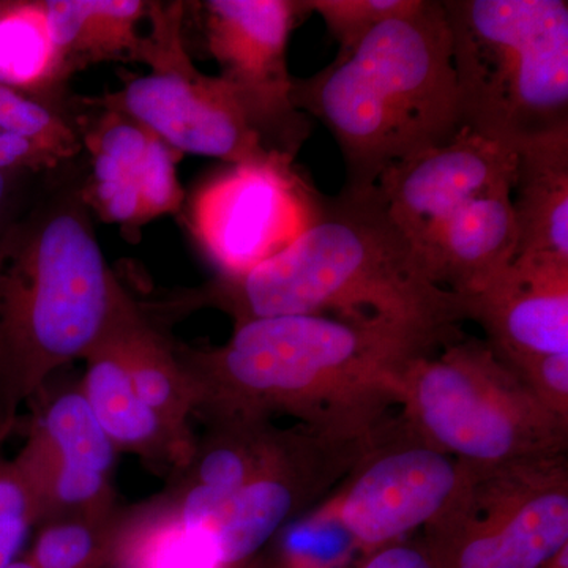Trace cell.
Here are the masks:
<instances>
[{
	"mask_svg": "<svg viewBox=\"0 0 568 568\" xmlns=\"http://www.w3.org/2000/svg\"><path fill=\"white\" fill-rule=\"evenodd\" d=\"M457 338L384 320L291 315L234 325L220 346L175 343V353L203 424L291 417L335 435L368 436L402 405L410 365Z\"/></svg>",
	"mask_w": 568,
	"mask_h": 568,
	"instance_id": "cell-1",
	"label": "cell"
},
{
	"mask_svg": "<svg viewBox=\"0 0 568 568\" xmlns=\"http://www.w3.org/2000/svg\"><path fill=\"white\" fill-rule=\"evenodd\" d=\"M174 315L215 308L234 325L263 317L384 320L458 334V295L429 282L375 186L323 197L315 222L282 252L241 275H216L168 302Z\"/></svg>",
	"mask_w": 568,
	"mask_h": 568,
	"instance_id": "cell-2",
	"label": "cell"
},
{
	"mask_svg": "<svg viewBox=\"0 0 568 568\" xmlns=\"http://www.w3.org/2000/svg\"><path fill=\"white\" fill-rule=\"evenodd\" d=\"M74 160L43 175L0 241V394L18 413L141 306L106 263Z\"/></svg>",
	"mask_w": 568,
	"mask_h": 568,
	"instance_id": "cell-3",
	"label": "cell"
},
{
	"mask_svg": "<svg viewBox=\"0 0 568 568\" xmlns=\"http://www.w3.org/2000/svg\"><path fill=\"white\" fill-rule=\"evenodd\" d=\"M291 100L338 144L346 192H366L407 156L462 132L450 32L440 0L373 29L305 80Z\"/></svg>",
	"mask_w": 568,
	"mask_h": 568,
	"instance_id": "cell-4",
	"label": "cell"
},
{
	"mask_svg": "<svg viewBox=\"0 0 568 568\" xmlns=\"http://www.w3.org/2000/svg\"><path fill=\"white\" fill-rule=\"evenodd\" d=\"M462 129L515 149L568 129V2L440 0Z\"/></svg>",
	"mask_w": 568,
	"mask_h": 568,
	"instance_id": "cell-5",
	"label": "cell"
},
{
	"mask_svg": "<svg viewBox=\"0 0 568 568\" xmlns=\"http://www.w3.org/2000/svg\"><path fill=\"white\" fill-rule=\"evenodd\" d=\"M399 417L476 469L567 455L568 424L537 402L485 339H454L410 365Z\"/></svg>",
	"mask_w": 568,
	"mask_h": 568,
	"instance_id": "cell-6",
	"label": "cell"
},
{
	"mask_svg": "<svg viewBox=\"0 0 568 568\" xmlns=\"http://www.w3.org/2000/svg\"><path fill=\"white\" fill-rule=\"evenodd\" d=\"M185 3L149 2L152 31L142 37L138 61L149 73L130 78L121 91L89 99L118 111L160 138L179 155L211 156L230 164L274 155L244 97L222 77L193 65L182 40Z\"/></svg>",
	"mask_w": 568,
	"mask_h": 568,
	"instance_id": "cell-7",
	"label": "cell"
},
{
	"mask_svg": "<svg viewBox=\"0 0 568 568\" xmlns=\"http://www.w3.org/2000/svg\"><path fill=\"white\" fill-rule=\"evenodd\" d=\"M424 530L440 568H544L568 547L567 455L474 467Z\"/></svg>",
	"mask_w": 568,
	"mask_h": 568,
	"instance_id": "cell-8",
	"label": "cell"
},
{
	"mask_svg": "<svg viewBox=\"0 0 568 568\" xmlns=\"http://www.w3.org/2000/svg\"><path fill=\"white\" fill-rule=\"evenodd\" d=\"M473 473L392 417L324 506L366 555L428 526Z\"/></svg>",
	"mask_w": 568,
	"mask_h": 568,
	"instance_id": "cell-9",
	"label": "cell"
},
{
	"mask_svg": "<svg viewBox=\"0 0 568 568\" xmlns=\"http://www.w3.org/2000/svg\"><path fill=\"white\" fill-rule=\"evenodd\" d=\"M323 194L274 155L230 164L190 197L186 223L219 275H241L282 252L320 215Z\"/></svg>",
	"mask_w": 568,
	"mask_h": 568,
	"instance_id": "cell-10",
	"label": "cell"
},
{
	"mask_svg": "<svg viewBox=\"0 0 568 568\" xmlns=\"http://www.w3.org/2000/svg\"><path fill=\"white\" fill-rule=\"evenodd\" d=\"M376 432L343 436L301 424L287 426L274 457L204 526L223 567L248 568L280 530L324 503Z\"/></svg>",
	"mask_w": 568,
	"mask_h": 568,
	"instance_id": "cell-11",
	"label": "cell"
},
{
	"mask_svg": "<svg viewBox=\"0 0 568 568\" xmlns=\"http://www.w3.org/2000/svg\"><path fill=\"white\" fill-rule=\"evenodd\" d=\"M194 7L220 77L244 97L267 148L295 160L312 126L291 100L286 50L295 26L312 13L308 0H207Z\"/></svg>",
	"mask_w": 568,
	"mask_h": 568,
	"instance_id": "cell-12",
	"label": "cell"
},
{
	"mask_svg": "<svg viewBox=\"0 0 568 568\" xmlns=\"http://www.w3.org/2000/svg\"><path fill=\"white\" fill-rule=\"evenodd\" d=\"M517 152L462 129L446 144L426 149L381 175L375 192L417 253L470 201L511 189ZM420 257V256H418Z\"/></svg>",
	"mask_w": 568,
	"mask_h": 568,
	"instance_id": "cell-13",
	"label": "cell"
},
{
	"mask_svg": "<svg viewBox=\"0 0 568 568\" xmlns=\"http://www.w3.org/2000/svg\"><path fill=\"white\" fill-rule=\"evenodd\" d=\"M91 170L82 197L91 211L126 233L182 207L179 155L155 134L132 121H114L89 148Z\"/></svg>",
	"mask_w": 568,
	"mask_h": 568,
	"instance_id": "cell-14",
	"label": "cell"
},
{
	"mask_svg": "<svg viewBox=\"0 0 568 568\" xmlns=\"http://www.w3.org/2000/svg\"><path fill=\"white\" fill-rule=\"evenodd\" d=\"M497 357L568 351V263L517 256L476 293L458 295Z\"/></svg>",
	"mask_w": 568,
	"mask_h": 568,
	"instance_id": "cell-15",
	"label": "cell"
},
{
	"mask_svg": "<svg viewBox=\"0 0 568 568\" xmlns=\"http://www.w3.org/2000/svg\"><path fill=\"white\" fill-rule=\"evenodd\" d=\"M204 426L189 459L156 495L190 528H204L274 457L287 433L257 418H215Z\"/></svg>",
	"mask_w": 568,
	"mask_h": 568,
	"instance_id": "cell-16",
	"label": "cell"
},
{
	"mask_svg": "<svg viewBox=\"0 0 568 568\" xmlns=\"http://www.w3.org/2000/svg\"><path fill=\"white\" fill-rule=\"evenodd\" d=\"M84 364L82 394L119 454L140 458L163 477L189 459L196 436L179 432L142 402L110 338L95 347Z\"/></svg>",
	"mask_w": 568,
	"mask_h": 568,
	"instance_id": "cell-17",
	"label": "cell"
},
{
	"mask_svg": "<svg viewBox=\"0 0 568 568\" xmlns=\"http://www.w3.org/2000/svg\"><path fill=\"white\" fill-rule=\"evenodd\" d=\"M510 192L470 201L436 231L418 253L429 282L455 295L473 294L514 263L518 233Z\"/></svg>",
	"mask_w": 568,
	"mask_h": 568,
	"instance_id": "cell-18",
	"label": "cell"
},
{
	"mask_svg": "<svg viewBox=\"0 0 568 568\" xmlns=\"http://www.w3.org/2000/svg\"><path fill=\"white\" fill-rule=\"evenodd\" d=\"M515 152L517 256L568 263V129L523 142Z\"/></svg>",
	"mask_w": 568,
	"mask_h": 568,
	"instance_id": "cell-19",
	"label": "cell"
},
{
	"mask_svg": "<svg viewBox=\"0 0 568 568\" xmlns=\"http://www.w3.org/2000/svg\"><path fill=\"white\" fill-rule=\"evenodd\" d=\"M48 39L63 80L92 63L138 61L141 0H40Z\"/></svg>",
	"mask_w": 568,
	"mask_h": 568,
	"instance_id": "cell-20",
	"label": "cell"
},
{
	"mask_svg": "<svg viewBox=\"0 0 568 568\" xmlns=\"http://www.w3.org/2000/svg\"><path fill=\"white\" fill-rule=\"evenodd\" d=\"M29 403L33 414L20 454L115 478L121 454L93 416L80 381L55 387L48 383Z\"/></svg>",
	"mask_w": 568,
	"mask_h": 568,
	"instance_id": "cell-21",
	"label": "cell"
},
{
	"mask_svg": "<svg viewBox=\"0 0 568 568\" xmlns=\"http://www.w3.org/2000/svg\"><path fill=\"white\" fill-rule=\"evenodd\" d=\"M110 339L142 402L179 432L194 435L192 383L175 353V343L148 310L141 305Z\"/></svg>",
	"mask_w": 568,
	"mask_h": 568,
	"instance_id": "cell-22",
	"label": "cell"
},
{
	"mask_svg": "<svg viewBox=\"0 0 568 568\" xmlns=\"http://www.w3.org/2000/svg\"><path fill=\"white\" fill-rule=\"evenodd\" d=\"M106 568H224L211 534L190 528L159 496L123 506Z\"/></svg>",
	"mask_w": 568,
	"mask_h": 568,
	"instance_id": "cell-23",
	"label": "cell"
},
{
	"mask_svg": "<svg viewBox=\"0 0 568 568\" xmlns=\"http://www.w3.org/2000/svg\"><path fill=\"white\" fill-rule=\"evenodd\" d=\"M65 82L48 39L40 0L0 2V84L58 102L65 95Z\"/></svg>",
	"mask_w": 568,
	"mask_h": 568,
	"instance_id": "cell-24",
	"label": "cell"
},
{
	"mask_svg": "<svg viewBox=\"0 0 568 568\" xmlns=\"http://www.w3.org/2000/svg\"><path fill=\"white\" fill-rule=\"evenodd\" d=\"M123 504L104 514L71 515L41 521L22 558L36 568H106Z\"/></svg>",
	"mask_w": 568,
	"mask_h": 568,
	"instance_id": "cell-25",
	"label": "cell"
},
{
	"mask_svg": "<svg viewBox=\"0 0 568 568\" xmlns=\"http://www.w3.org/2000/svg\"><path fill=\"white\" fill-rule=\"evenodd\" d=\"M353 549V538L321 503L280 530L248 568H343Z\"/></svg>",
	"mask_w": 568,
	"mask_h": 568,
	"instance_id": "cell-26",
	"label": "cell"
},
{
	"mask_svg": "<svg viewBox=\"0 0 568 568\" xmlns=\"http://www.w3.org/2000/svg\"><path fill=\"white\" fill-rule=\"evenodd\" d=\"M0 130L32 142L61 163L78 159L82 152L65 103L48 102L7 84H0Z\"/></svg>",
	"mask_w": 568,
	"mask_h": 568,
	"instance_id": "cell-27",
	"label": "cell"
},
{
	"mask_svg": "<svg viewBox=\"0 0 568 568\" xmlns=\"http://www.w3.org/2000/svg\"><path fill=\"white\" fill-rule=\"evenodd\" d=\"M37 526L36 503L28 481L0 444V568L22 558Z\"/></svg>",
	"mask_w": 568,
	"mask_h": 568,
	"instance_id": "cell-28",
	"label": "cell"
},
{
	"mask_svg": "<svg viewBox=\"0 0 568 568\" xmlns=\"http://www.w3.org/2000/svg\"><path fill=\"white\" fill-rule=\"evenodd\" d=\"M420 0H308L310 10L320 14L325 28L349 51L373 29L390 18L416 9Z\"/></svg>",
	"mask_w": 568,
	"mask_h": 568,
	"instance_id": "cell-29",
	"label": "cell"
},
{
	"mask_svg": "<svg viewBox=\"0 0 568 568\" xmlns=\"http://www.w3.org/2000/svg\"><path fill=\"white\" fill-rule=\"evenodd\" d=\"M500 361L517 373L541 406L568 424V351Z\"/></svg>",
	"mask_w": 568,
	"mask_h": 568,
	"instance_id": "cell-30",
	"label": "cell"
},
{
	"mask_svg": "<svg viewBox=\"0 0 568 568\" xmlns=\"http://www.w3.org/2000/svg\"><path fill=\"white\" fill-rule=\"evenodd\" d=\"M61 162L37 148L32 142L0 130V171H26V173L47 174L58 170Z\"/></svg>",
	"mask_w": 568,
	"mask_h": 568,
	"instance_id": "cell-31",
	"label": "cell"
},
{
	"mask_svg": "<svg viewBox=\"0 0 568 568\" xmlns=\"http://www.w3.org/2000/svg\"><path fill=\"white\" fill-rule=\"evenodd\" d=\"M43 175L26 173V171H11V173L0 171V241L10 224L20 216L26 205L32 200Z\"/></svg>",
	"mask_w": 568,
	"mask_h": 568,
	"instance_id": "cell-32",
	"label": "cell"
},
{
	"mask_svg": "<svg viewBox=\"0 0 568 568\" xmlns=\"http://www.w3.org/2000/svg\"><path fill=\"white\" fill-rule=\"evenodd\" d=\"M355 568H440L425 541L399 540L366 552Z\"/></svg>",
	"mask_w": 568,
	"mask_h": 568,
	"instance_id": "cell-33",
	"label": "cell"
},
{
	"mask_svg": "<svg viewBox=\"0 0 568 568\" xmlns=\"http://www.w3.org/2000/svg\"><path fill=\"white\" fill-rule=\"evenodd\" d=\"M7 413H9V410H7L6 406L0 402V444L9 439L11 433L14 432L18 425V422Z\"/></svg>",
	"mask_w": 568,
	"mask_h": 568,
	"instance_id": "cell-34",
	"label": "cell"
},
{
	"mask_svg": "<svg viewBox=\"0 0 568 568\" xmlns=\"http://www.w3.org/2000/svg\"><path fill=\"white\" fill-rule=\"evenodd\" d=\"M544 568H568V547L560 549L558 555L549 560Z\"/></svg>",
	"mask_w": 568,
	"mask_h": 568,
	"instance_id": "cell-35",
	"label": "cell"
},
{
	"mask_svg": "<svg viewBox=\"0 0 568 568\" xmlns=\"http://www.w3.org/2000/svg\"><path fill=\"white\" fill-rule=\"evenodd\" d=\"M9 568H36V567H33L32 564L29 562L28 559L21 558V559H18L17 562L11 564V566Z\"/></svg>",
	"mask_w": 568,
	"mask_h": 568,
	"instance_id": "cell-36",
	"label": "cell"
}]
</instances>
